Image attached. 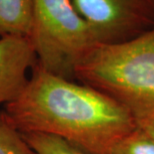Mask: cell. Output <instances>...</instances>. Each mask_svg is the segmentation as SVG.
I'll use <instances>...</instances> for the list:
<instances>
[{
  "mask_svg": "<svg viewBox=\"0 0 154 154\" xmlns=\"http://www.w3.org/2000/svg\"><path fill=\"white\" fill-rule=\"evenodd\" d=\"M3 110L21 133L57 136L90 154H109L137 126L132 114L106 94L37 65L20 96Z\"/></svg>",
  "mask_w": 154,
  "mask_h": 154,
  "instance_id": "6da1fadb",
  "label": "cell"
},
{
  "mask_svg": "<svg viewBox=\"0 0 154 154\" xmlns=\"http://www.w3.org/2000/svg\"><path fill=\"white\" fill-rule=\"evenodd\" d=\"M74 77L118 103L136 121L154 116V29L125 43L96 44Z\"/></svg>",
  "mask_w": 154,
  "mask_h": 154,
  "instance_id": "7a4b0ae2",
  "label": "cell"
},
{
  "mask_svg": "<svg viewBox=\"0 0 154 154\" xmlns=\"http://www.w3.org/2000/svg\"><path fill=\"white\" fill-rule=\"evenodd\" d=\"M27 38L37 66L71 81L78 63L97 44L71 0H35Z\"/></svg>",
  "mask_w": 154,
  "mask_h": 154,
  "instance_id": "3957f363",
  "label": "cell"
},
{
  "mask_svg": "<svg viewBox=\"0 0 154 154\" xmlns=\"http://www.w3.org/2000/svg\"><path fill=\"white\" fill-rule=\"evenodd\" d=\"M97 44L133 40L154 29V0H71Z\"/></svg>",
  "mask_w": 154,
  "mask_h": 154,
  "instance_id": "277c9868",
  "label": "cell"
},
{
  "mask_svg": "<svg viewBox=\"0 0 154 154\" xmlns=\"http://www.w3.org/2000/svg\"><path fill=\"white\" fill-rule=\"evenodd\" d=\"M37 58L27 37H0V104L12 103L27 85Z\"/></svg>",
  "mask_w": 154,
  "mask_h": 154,
  "instance_id": "5b68a950",
  "label": "cell"
},
{
  "mask_svg": "<svg viewBox=\"0 0 154 154\" xmlns=\"http://www.w3.org/2000/svg\"><path fill=\"white\" fill-rule=\"evenodd\" d=\"M35 0H0V37H28Z\"/></svg>",
  "mask_w": 154,
  "mask_h": 154,
  "instance_id": "8992f818",
  "label": "cell"
},
{
  "mask_svg": "<svg viewBox=\"0 0 154 154\" xmlns=\"http://www.w3.org/2000/svg\"><path fill=\"white\" fill-rule=\"evenodd\" d=\"M36 154H90L57 136L44 133H22Z\"/></svg>",
  "mask_w": 154,
  "mask_h": 154,
  "instance_id": "52a82bcc",
  "label": "cell"
},
{
  "mask_svg": "<svg viewBox=\"0 0 154 154\" xmlns=\"http://www.w3.org/2000/svg\"><path fill=\"white\" fill-rule=\"evenodd\" d=\"M0 154H36L4 110L0 111Z\"/></svg>",
  "mask_w": 154,
  "mask_h": 154,
  "instance_id": "ba28073f",
  "label": "cell"
},
{
  "mask_svg": "<svg viewBox=\"0 0 154 154\" xmlns=\"http://www.w3.org/2000/svg\"><path fill=\"white\" fill-rule=\"evenodd\" d=\"M109 154H154V138L137 124L115 144Z\"/></svg>",
  "mask_w": 154,
  "mask_h": 154,
  "instance_id": "9c48e42d",
  "label": "cell"
},
{
  "mask_svg": "<svg viewBox=\"0 0 154 154\" xmlns=\"http://www.w3.org/2000/svg\"><path fill=\"white\" fill-rule=\"evenodd\" d=\"M136 122L141 128H143L146 132H148L154 138V116L144 119H139Z\"/></svg>",
  "mask_w": 154,
  "mask_h": 154,
  "instance_id": "30bf717a",
  "label": "cell"
}]
</instances>
